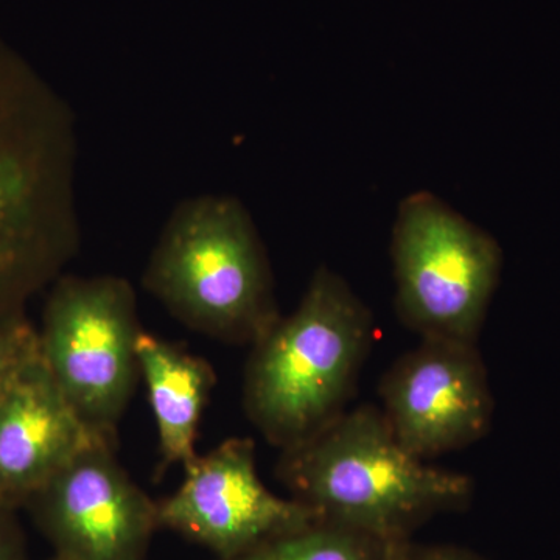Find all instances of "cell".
Here are the masks:
<instances>
[{"mask_svg": "<svg viewBox=\"0 0 560 560\" xmlns=\"http://www.w3.org/2000/svg\"><path fill=\"white\" fill-rule=\"evenodd\" d=\"M75 168L72 109L0 36V320L79 253Z\"/></svg>", "mask_w": 560, "mask_h": 560, "instance_id": "cell-1", "label": "cell"}, {"mask_svg": "<svg viewBox=\"0 0 560 560\" xmlns=\"http://www.w3.org/2000/svg\"><path fill=\"white\" fill-rule=\"evenodd\" d=\"M276 477L319 522L385 544L410 540L431 518L464 510L474 481L408 452L381 408L348 410L296 447L280 452Z\"/></svg>", "mask_w": 560, "mask_h": 560, "instance_id": "cell-2", "label": "cell"}, {"mask_svg": "<svg viewBox=\"0 0 560 560\" xmlns=\"http://www.w3.org/2000/svg\"><path fill=\"white\" fill-rule=\"evenodd\" d=\"M374 340V318L345 279L315 271L296 311L250 346L243 410L280 452L316 436L348 411Z\"/></svg>", "mask_w": 560, "mask_h": 560, "instance_id": "cell-3", "label": "cell"}, {"mask_svg": "<svg viewBox=\"0 0 560 560\" xmlns=\"http://www.w3.org/2000/svg\"><path fill=\"white\" fill-rule=\"evenodd\" d=\"M142 285L184 327L226 345L250 348L282 316L259 231L231 195H197L176 205Z\"/></svg>", "mask_w": 560, "mask_h": 560, "instance_id": "cell-4", "label": "cell"}, {"mask_svg": "<svg viewBox=\"0 0 560 560\" xmlns=\"http://www.w3.org/2000/svg\"><path fill=\"white\" fill-rule=\"evenodd\" d=\"M38 329L39 353L84 425L117 445L140 381L138 296L120 276H60Z\"/></svg>", "mask_w": 560, "mask_h": 560, "instance_id": "cell-5", "label": "cell"}, {"mask_svg": "<svg viewBox=\"0 0 560 560\" xmlns=\"http://www.w3.org/2000/svg\"><path fill=\"white\" fill-rule=\"evenodd\" d=\"M396 312L420 340L477 345L499 285V243L429 191L400 202L390 242Z\"/></svg>", "mask_w": 560, "mask_h": 560, "instance_id": "cell-6", "label": "cell"}, {"mask_svg": "<svg viewBox=\"0 0 560 560\" xmlns=\"http://www.w3.org/2000/svg\"><path fill=\"white\" fill-rule=\"evenodd\" d=\"M25 508L60 560H145L160 529L158 501L105 441L77 453Z\"/></svg>", "mask_w": 560, "mask_h": 560, "instance_id": "cell-7", "label": "cell"}, {"mask_svg": "<svg viewBox=\"0 0 560 560\" xmlns=\"http://www.w3.org/2000/svg\"><path fill=\"white\" fill-rule=\"evenodd\" d=\"M184 470L179 488L158 501L160 528L208 548L217 559L234 558L318 522L305 504L264 485L250 438H230Z\"/></svg>", "mask_w": 560, "mask_h": 560, "instance_id": "cell-8", "label": "cell"}, {"mask_svg": "<svg viewBox=\"0 0 560 560\" xmlns=\"http://www.w3.org/2000/svg\"><path fill=\"white\" fill-rule=\"evenodd\" d=\"M381 411L396 440L427 460L489 433L493 396L477 345L420 340L383 374Z\"/></svg>", "mask_w": 560, "mask_h": 560, "instance_id": "cell-9", "label": "cell"}, {"mask_svg": "<svg viewBox=\"0 0 560 560\" xmlns=\"http://www.w3.org/2000/svg\"><path fill=\"white\" fill-rule=\"evenodd\" d=\"M98 441L108 442L84 425L39 353L0 390V503L25 506L77 453Z\"/></svg>", "mask_w": 560, "mask_h": 560, "instance_id": "cell-10", "label": "cell"}, {"mask_svg": "<svg viewBox=\"0 0 560 560\" xmlns=\"http://www.w3.org/2000/svg\"><path fill=\"white\" fill-rule=\"evenodd\" d=\"M138 359L156 422L160 463L154 477L161 480L171 467H187L197 458L201 419L217 375L208 360L145 330Z\"/></svg>", "mask_w": 560, "mask_h": 560, "instance_id": "cell-11", "label": "cell"}, {"mask_svg": "<svg viewBox=\"0 0 560 560\" xmlns=\"http://www.w3.org/2000/svg\"><path fill=\"white\" fill-rule=\"evenodd\" d=\"M389 544L326 522H315L265 541L253 550L217 560H386Z\"/></svg>", "mask_w": 560, "mask_h": 560, "instance_id": "cell-12", "label": "cell"}, {"mask_svg": "<svg viewBox=\"0 0 560 560\" xmlns=\"http://www.w3.org/2000/svg\"><path fill=\"white\" fill-rule=\"evenodd\" d=\"M38 355V329L25 313L0 320V390Z\"/></svg>", "mask_w": 560, "mask_h": 560, "instance_id": "cell-13", "label": "cell"}, {"mask_svg": "<svg viewBox=\"0 0 560 560\" xmlns=\"http://www.w3.org/2000/svg\"><path fill=\"white\" fill-rule=\"evenodd\" d=\"M386 560H485L474 551L455 545H419L404 540L389 544Z\"/></svg>", "mask_w": 560, "mask_h": 560, "instance_id": "cell-14", "label": "cell"}, {"mask_svg": "<svg viewBox=\"0 0 560 560\" xmlns=\"http://www.w3.org/2000/svg\"><path fill=\"white\" fill-rule=\"evenodd\" d=\"M14 511L0 503V560H28Z\"/></svg>", "mask_w": 560, "mask_h": 560, "instance_id": "cell-15", "label": "cell"}, {"mask_svg": "<svg viewBox=\"0 0 560 560\" xmlns=\"http://www.w3.org/2000/svg\"><path fill=\"white\" fill-rule=\"evenodd\" d=\"M51 560H60V559L54 558V559H51Z\"/></svg>", "mask_w": 560, "mask_h": 560, "instance_id": "cell-16", "label": "cell"}]
</instances>
